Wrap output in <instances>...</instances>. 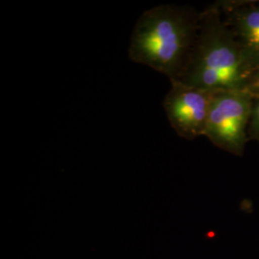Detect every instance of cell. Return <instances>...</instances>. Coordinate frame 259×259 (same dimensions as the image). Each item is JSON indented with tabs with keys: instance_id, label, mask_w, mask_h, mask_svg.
Listing matches in <instances>:
<instances>
[{
	"instance_id": "obj_1",
	"label": "cell",
	"mask_w": 259,
	"mask_h": 259,
	"mask_svg": "<svg viewBox=\"0 0 259 259\" xmlns=\"http://www.w3.org/2000/svg\"><path fill=\"white\" fill-rule=\"evenodd\" d=\"M201 12L185 5H159L138 19L130 40V59L170 81L184 72L194 48Z\"/></svg>"
},
{
	"instance_id": "obj_2",
	"label": "cell",
	"mask_w": 259,
	"mask_h": 259,
	"mask_svg": "<svg viewBox=\"0 0 259 259\" xmlns=\"http://www.w3.org/2000/svg\"><path fill=\"white\" fill-rule=\"evenodd\" d=\"M253 73L216 4L201 12L193 51L178 80L210 92L245 90Z\"/></svg>"
},
{
	"instance_id": "obj_3",
	"label": "cell",
	"mask_w": 259,
	"mask_h": 259,
	"mask_svg": "<svg viewBox=\"0 0 259 259\" xmlns=\"http://www.w3.org/2000/svg\"><path fill=\"white\" fill-rule=\"evenodd\" d=\"M252 102L253 94L246 90L215 92L204 137L216 147L242 156L249 141Z\"/></svg>"
},
{
	"instance_id": "obj_4",
	"label": "cell",
	"mask_w": 259,
	"mask_h": 259,
	"mask_svg": "<svg viewBox=\"0 0 259 259\" xmlns=\"http://www.w3.org/2000/svg\"><path fill=\"white\" fill-rule=\"evenodd\" d=\"M170 83L163 108L171 127L187 140L203 137L215 92L188 85L179 80Z\"/></svg>"
},
{
	"instance_id": "obj_5",
	"label": "cell",
	"mask_w": 259,
	"mask_h": 259,
	"mask_svg": "<svg viewBox=\"0 0 259 259\" xmlns=\"http://www.w3.org/2000/svg\"><path fill=\"white\" fill-rule=\"evenodd\" d=\"M215 4L255 72L259 67V0H223Z\"/></svg>"
},
{
	"instance_id": "obj_6",
	"label": "cell",
	"mask_w": 259,
	"mask_h": 259,
	"mask_svg": "<svg viewBox=\"0 0 259 259\" xmlns=\"http://www.w3.org/2000/svg\"><path fill=\"white\" fill-rule=\"evenodd\" d=\"M249 140L259 142V94H253V102L250 114V125L248 130Z\"/></svg>"
},
{
	"instance_id": "obj_7",
	"label": "cell",
	"mask_w": 259,
	"mask_h": 259,
	"mask_svg": "<svg viewBox=\"0 0 259 259\" xmlns=\"http://www.w3.org/2000/svg\"><path fill=\"white\" fill-rule=\"evenodd\" d=\"M245 90L252 94H259V67L250 77V81L247 83Z\"/></svg>"
}]
</instances>
